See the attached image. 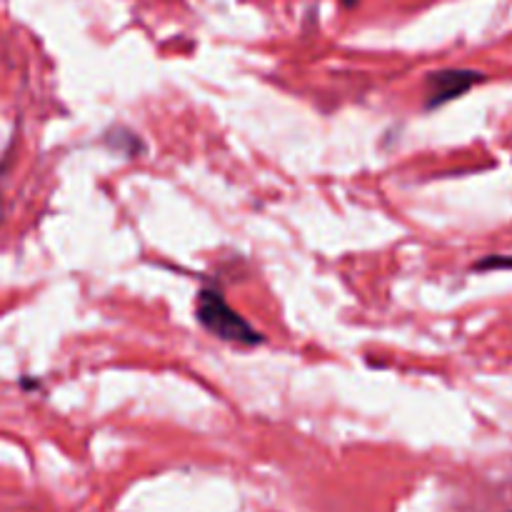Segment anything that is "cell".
<instances>
[{"mask_svg": "<svg viewBox=\"0 0 512 512\" xmlns=\"http://www.w3.org/2000/svg\"><path fill=\"white\" fill-rule=\"evenodd\" d=\"M13 148H15V138L10 140V148L5 150L3 158H0V223H3V215H5V198H3V180H5V170L8 165L13 163Z\"/></svg>", "mask_w": 512, "mask_h": 512, "instance_id": "5", "label": "cell"}, {"mask_svg": "<svg viewBox=\"0 0 512 512\" xmlns=\"http://www.w3.org/2000/svg\"><path fill=\"white\" fill-rule=\"evenodd\" d=\"M340 3H343V5H345V8H353V5H355V3H358V0H340Z\"/></svg>", "mask_w": 512, "mask_h": 512, "instance_id": "6", "label": "cell"}, {"mask_svg": "<svg viewBox=\"0 0 512 512\" xmlns=\"http://www.w3.org/2000/svg\"><path fill=\"white\" fill-rule=\"evenodd\" d=\"M195 318L198 323L223 343L260 345L265 343L263 333L253 328L240 313H235L225 300L220 288H203L195 298Z\"/></svg>", "mask_w": 512, "mask_h": 512, "instance_id": "1", "label": "cell"}, {"mask_svg": "<svg viewBox=\"0 0 512 512\" xmlns=\"http://www.w3.org/2000/svg\"><path fill=\"white\" fill-rule=\"evenodd\" d=\"M105 143H108L113 150H123V153L130 155V158H135V155L143 150V143H140L138 135L128 128L108 130V133H105Z\"/></svg>", "mask_w": 512, "mask_h": 512, "instance_id": "3", "label": "cell"}, {"mask_svg": "<svg viewBox=\"0 0 512 512\" xmlns=\"http://www.w3.org/2000/svg\"><path fill=\"white\" fill-rule=\"evenodd\" d=\"M475 270L488 273V270H512V255H485L475 263Z\"/></svg>", "mask_w": 512, "mask_h": 512, "instance_id": "4", "label": "cell"}, {"mask_svg": "<svg viewBox=\"0 0 512 512\" xmlns=\"http://www.w3.org/2000/svg\"><path fill=\"white\" fill-rule=\"evenodd\" d=\"M485 83V73L470 68H445L425 78V110L443 108L463 98L475 85Z\"/></svg>", "mask_w": 512, "mask_h": 512, "instance_id": "2", "label": "cell"}]
</instances>
